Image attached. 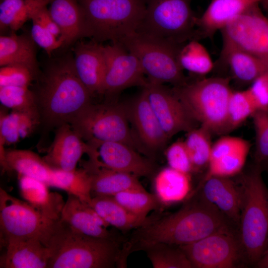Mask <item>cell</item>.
Returning a JSON list of instances; mask_svg holds the SVG:
<instances>
[{
  "label": "cell",
  "mask_w": 268,
  "mask_h": 268,
  "mask_svg": "<svg viewBox=\"0 0 268 268\" xmlns=\"http://www.w3.org/2000/svg\"><path fill=\"white\" fill-rule=\"evenodd\" d=\"M124 104L135 136L147 157L153 160L154 154L164 148L169 139L150 106L144 89Z\"/></svg>",
  "instance_id": "15"
},
{
  "label": "cell",
  "mask_w": 268,
  "mask_h": 268,
  "mask_svg": "<svg viewBox=\"0 0 268 268\" xmlns=\"http://www.w3.org/2000/svg\"><path fill=\"white\" fill-rule=\"evenodd\" d=\"M260 5L268 17V0H262L260 2Z\"/></svg>",
  "instance_id": "49"
},
{
  "label": "cell",
  "mask_w": 268,
  "mask_h": 268,
  "mask_svg": "<svg viewBox=\"0 0 268 268\" xmlns=\"http://www.w3.org/2000/svg\"><path fill=\"white\" fill-rule=\"evenodd\" d=\"M249 143L248 141L239 137L222 136L212 144L210 161L218 159Z\"/></svg>",
  "instance_id": "46"
},
{
  "label": "cell",
  "mask_w": 268,
  "mask_h": 268,
  "mask_svg": "<svg viewBox=\"0 0 268 268\" xmlns=\"http://www.w3.org/2000/svg\"><path fill=\"white\" fill-rule=\"evenodd\" d=\"M226 77L202 78L172 89L192 118L212 134H224L227 111L233 91Z\"/></svg>",
  "instance_id": "5"
},
{
  "label": "cell",
  "mask_w": 268,
  "mask_h": 268,
  "mask_svg": "<svg viewBox=\"0 0 268 268\" xmlns=\"http://www.w3.org/2000/svg\"></svg>",
  "instance_id": "51"
},
{
  "label": "cell",
  "mask_w": 268,
  "mask_h": 268,
  "mask_svg": "<svg viewBox=\"0 0 268 268\" xmlns=\"http://www.w3.org/2000/svg\"><path fill=\"white\" fill-rule=\"evenodd\" d=\"M28 87H0V103L13 111L28 113L40 118L36 95Z\"/></svg>",
  "instance_id": "38"
},
{
  "label": "cell",
  "mask_w": 268,
  "mask_h": 268,
  "mask_svg": "<svg viewBox=\"0 0 268 268\" xmlns=\"http://www.w3.org/2000/svg\"><path fill=\"white\" fill-rule=\"evenodd\" d=\"M247 90L257 111L268 112V72L256 78Z\"/></svg>",
  "instance_id": "45"
},
{
  "label": "cell",
  "mask_w": 268,
  "mask_h": 268,
  "mask_svg": "<svg viewBox=\"0 0 268 268\" xmlns=\"http://www.w3.org/2000/svg\"><path fill=\"white\" fill-rule=\"evenodd\" d=\"M180 247L192 268H235L248 266L237 229L218 231Z\"/></svg>",
  "instance_id": "11"
},
{
  "label": "cell",
  "mask_w": 268,
  "mask_h": 268,
  "mask_svg": "<svg viewBox=\"0 0 268 268\" xmlns=\"http://www.w3.org/2000/svg\"><path fill=\"white\" fill-rule=\"evenodd\" d=\"M124 240L89 236L59 219L48 244L47 268H118Z\"/></svg>",
  "instance_id": "3"
},
{
  "label": "cell",
  "mask_w": 268,
  "mask_h": 268,
  "mask_svg": "<svg viewBox=\"0 0 268 268\" xmlns=\"http://www.w3.org/2000/svg\"><path fill=\"white\" fill-rule=\"evenodd\" d=\"M222 48L250 54L268 68V17L260 3L251 5L220 31Z\"/></svg>",
  "instance_id": "12"
},
{
  "label": "cell",
  "mask_w": 268,
  "mask_h": 268,
  "mask_svg": "<svg viewBox=\"0 0 268 268\" xmlns=\"http://www.w3.org/2000/svg\"><path fill=\"white\" fill-rule=\"evenodd\" d=\"M165 157L170 168L191 174L194 172L192 161L184 140H177L166 149Z\"/></svg>",
  "instance_id": "42"
},
{
  "label": "cell",
  "mask_w": 268,
  "mask_h": 268,
  "mask_svg": "<svg viewBox=\"0 0 268 268\" xmlns=\"http://www.w3.org/2000/svg\"><path fill=\"white\" fill-rule=\"evenodd\" d=\"M178 61L183 70L202 76L210 73L215 67L206 48L195 39L189 41L181 48Z\"/></svg>",
  "instance_id": "34"
},
{
  "label": "cell",
  "mask_w": 268,
  "mask_h": 268,
  "mask_svg": "<svg viewBox=\"0 0 268 268\" xmlns=\"http://www.w3.org/2000/svg\"><path fill=\"white\" fill-rule=\"evenodd\" d=\"M58 220L50 218L28 202L0 188V226L3 241L36 239L48 247Z\"/></svg>",
  "instance_id": "10"
},
{
  "label": "cell",
  "mask_w": 268,
  "mask_h": 268,
  "mask_svg": "<svg viewBox=\"0 0 268 268\" xmlns=\"http://www.w3.org/2000/svg\"><path fill=\"white\" fill-rule=\"evenodd\" d=\"M257 111L255 104L247 89L233 90L227 106L226 133L237 128Z\"/></svg>",
  "instance_id": "39"
},
{
  "label": "cell",
  "mask_w": 268,
  "mask_h": 268,
  "mask_svg": "<svg viewBox=\"0 0 268 268\" xmlns=\"http://www.w3.org/2000/svg\"><path fill=\"white\" fill-rule=\"evenodd\" d=\"M202 196L214 204L238 228L242 195L237 181L231 177H205L199 189Z\"/></svg>",
  "instance_id": "20"
},
{
  "label": "cell",
  "mask_w": 268,
  "mask_h": 268,
  "mask_svg": "<svg viewBox=\"0 0 268 268\" xmlns=\"http://www.w3.org/2000/svg\"><path fill=\"white\" fill-rule=\"evenodd\" d=\"M252 117L255 132L254 163L262 167L268 162V112L258 111Z\"/></svg>",
  "instance_id": "41"
},
{
  "label": "cell",
  "mask_w": 268,
  "mask_h": 268,
  "mask_svg": "<svg viewBox=\"0 0 268 268\" xmlns=\"http://www.w3.org/2000/svg\"><path fill=\"white\" fill-rule=\"evenodd\" d=\"M103 49L106 61L103 94L114 96L128 88L146 85L139 60L123 44L112 43Z\"/></svg>",
  "instance_id": "13"
},
{
  "label": "cell",
  "mask_w": 268,
  "mask_h": 268,
  "mask_svg": "<svg viewBox=\"0 0 268 268\" xmlns=\"http://www.w3.org/2000/svg\"><path fill=\"white\" fill-rule=\"evenodd\" d=\"M263 171H266L268 174V162L264 164L262 167H261Z\"/></svg>",
  "instance_id": "50"
},
{
  "label": "cell",
  "mask_w": 268,
  "mask_h": 268,
  "mask_svg": "<svg viewBox=\"0 0 268 268\" xmlns=\"http://www.w3.org/2000/svg\"><path fill=\"white\" fill-rule=\"evenodd\" d=\"M193 0H146L144 18L136 32L166 44L183 46L195 39Z\"/></svg>",
  "instance_id": "7"
},
{
  "label": "cell",
  "mask_w": 268,
  "mask_h": 268,
  "mask_svg": "<svg viewBox=\"0 0 268 268\" xmlns=\"http://www.w3.org/2000/svg\"><path fill=\"white\" fill-rule=\"evenodd\" d=\"M153 185L154 194L163 206L184 201L191 194L190 174L169 166L155 174Z\"/></svg>",
  "instance_id": "26"
},
{
  "label": "cell",
  "mask_w": 268,
  "mask_h": 268,
  "mask_svg": "<svg viewBox=\"0 0 268 268\" xmlns=\"http://www.w3.org/2000/svg\"><path fill=\"white\" fill-rule=\"evenodd\" d=\"M263 171L254 163L237 181L242 195L237 233L248 266L254 267L268 247V188Z\"/></svg>",
  "instance_id": "4"
},
{
  "label": "cell",
  "mask_w": 268,
  "mask_h": 268,
  "mask_svg": "<svg viewBox=\"0 0 268 268\" xmlns=\"http://www.w3.org/2000/svg\"><path fill=\"white\" fill-rule=\"evenodd\" d=\"M262 0H211L196 21L195 39L212 38L237 16Z\"/></svg>",
  "instance_id": "21"
},
{
  "label": "cell",
  "mask_w": 268,
  "mask_h": 268,
  "mask_svg": "<svg viewBox=\"0 0 268 268\" xmlns=\"http://www.w3.org/2000/svg\"><path fill=\"white\" fill-rule=\"evenodd\" d=\"M48 10L60 29L59 38L63 46L91 37L85 13L77 0H52Z\"/></svg>",
  "instance_id": "23"
},
{
  "label": "cell",
  "mask_w": 268,
  "mask_h": 268,
  "mask_svg": "<svg viewBox=\"0 0 268 268\" xmlns=\"http://www.w3.org/2000/svg\"><path fill=\"white\" fill-rule=\"evenodd\" d=\"M32 19L37 20L56 37L58 38L60 37L61 35L60 29L52 17L47 6L38 11Z\"/></svg>",
  "instance_id": "47"
},
{
  "label": "cell",
  "mask_w": 268,
  "mask_h": 268,
  "mask_svg": "<svg viewBox=\"0 0 268 268\" xmlns=\"http://www.w3.org/2000/svg\"><path fill=\"white\" fill-rule=\"evenodd\" d=\"M144 89L150 106L169 139L197 127L182 102L164 84L147 82Z\"/></svg>",
  "instance_id": "14"
},
{
  "label": "cell",
  "mask_w": 268,
  "mask_h": 268,
  "mask_svg": "<svg viewBox=\"0 0 268 268\" xmlns=\"http://www.w3.org/2000/svg\"><path fill=\"white\" fill-rule=\"evenodd\" d=\"M40 123L38 116L28 113L0 111V143L5 145L17 142L29 136Z\"/></svg>",
  "instance_id": "32"
},
{
  "label": "cell",
  "mask_w": 268,
  "mask_h": 268,
  "mask_svg": "<svg viewBox=\"0 0 268 268\" xmlns=\"http://www.w3.org/2000/svg\"><path fill=\"white\" fill-rule=\"evenodd\" d=\"M93 40L120 42L136 32L145 15L146 0H77Z\"/></svg>",
  "instance_id": "6"
},
{
  "label": "cell",
  "mask_w": 268,
  "mask_h": 268,
  "mask_svg": "<svg viewBox=\"0 0 268 268\" xmlns=\"http://www.w3.org/2000/svg\"><path fill=\"white\" fill-rule=\"evenodd\" d=\"M20 193L26 201L54 220L60 219L65 202L62 197L49 191L48 186L38 180L19 175Z\"/></svg>",
  "instance_id": "27"
},
{
  "label": "cell",
  "mask_w": 268,
  "mask_h": 268,
  "mask_svg": "<svg viewBox=\"0 0 268 268\" xmlns=\"http://www.w3.org/2000/svg\"><path fill=\"white\" fill-rule=\"evenodd\" d=\"M52 0H3L0 4V30H19Z\"/></svg>",
  "instance_id": "31"
},
{
  "label": "cell",
  "mask_w": 268,
  "mask_h": 268,
  "mask_svg": "<svg viewBox=\"0 0 268 268\" xmlns=\"http://www.w3.org/2000/svg\"><path fill=\"white\" fill-rule=\"evenodd\" d=\"M229 229L237 227L197 190L178 211L162 216H151L143 225L133 230L122 243L121 258L126 263L131 253L153 244L188 245Z\"/></svg>",
  "instance_id": "1"
},
{
  "label": "cell",
  "mask_w": 268,
  "mask_h": 268,
  "mask_svg": "<svg viewBox=\"0 0 268 268\" xmlns=\"http://www.w3.org/2000/svg\"><path fill=\"white\" fill-rule=\"evenodd\" d=\"M229 68L232 78L240 85H248L268 68L260 60L244 51L233 48H222L219 62Z\"/></svg>",
  "instance_id": "28"
},
{
  "label": "cell",
  "mask_w": 268,
  "mask_h": 268,
  "mask_svg": "<svg viewBox=\"0 0 268 268\" xmlns=\"http://www.w3.org/2000/svg\"><path fill=\"white\" fill-rule=\"evenodd\" d=\"M83 140L70 124L62 125L56 128L53 142L43 158L53 169L74 170L82 155L91 150Z\"/></svg>",
  "instance_id": "17"
},
{
  "label": "cell",
  "mask_w": 268,
  "mask_h": 268,
  "mask_svg": "<svg viewBox=\"0 0 268 268\" xmlns=\"http://www.w3.org/2000/svg\"><path fill=\"white\" fill-rule=\"evenodd\" d=\"M0 259V268H47L50 249L36 239H8Z\"/></svg>",
  "instance_id": "22"
},
{
  "label": "cell",
  "mask_w": 268,
  "mask_h": 268,
  "mask_svg": "<svg viewBox=\"0 0 268 268\" xmlns=\"http://www.w3.org/2000/svg\"><path fill=\"white\" fill-rule=\"evenodd\" d=\"M60 219L84 234L99 238L124 239L108 229L110 226L88 204L75 196L68 194L63 207Z\"/></svg>",
  "instance_id": "19"
},
{
  "label": "cell",
  "mask_w": 268,
  "mask_h": 268,
  "mask_svg": "<svg viewBox=\"0 0 268 268\" xmlns=\"http://www.w3.org/2000/svg\"><path fill=\"white\" fill-rule=\"evenodd\" d=\"M138 59L147 81L174 87L187 82L178 61V54L183 46L161 42L134 32L120 42Z\"/></svg>",
  "instance_id": "9"
},
{
  "label": "cell",
  "mask_w": 268,
  "mask_h": 268,
  "mask_svg": "<svg viewBox=\"0 0 268 268\" xmlns=\"http://www.w3.org/2000/svg\"><path fill=\"white\" fill-rule=\"evenodd\" d=\"M92 177V195L113 197L124 191L144 189L138 177L115 171L89 161L84 167Z\"/></svg>",
  "instance_id": "24"
},
{
  "label": "cell",
  "mask_w": 268,
  "mask_h": 268,
  "mask_svg": "<svg viewBox=\"0 0 268 268\" xmlns=\"http://www.w3.org/2000/svg\"><path fill=\"white\" fill-rule=\"evenodd\" d=\"M70 125L87 142H120L147 157L145 150L130 127L124 104L112 102L93 104L91 103L78 114Z\"/></svg>",
  "instance_id": "8"
},
{
  "label": "cell",
  "mask_w": 268,
  "mask_h": 268,
  "mask_svg": "<svg viewBox=\"0 0 268 268\" xmlns=\"http://www.w3.org/2000/svg\"><path fill=\"white\" fill-rule=\"evenodd\" d=\"M35 43L26 35L0 37V66L21 65L35 72L37 68Z\"/></svg>",
  "instance_id": "29"
},
{
  "label": "cell",
  "mask_w": 268,
  "mask_h": 268,
  "mask_svg": "<svg viewBox=\"0 0 268 268\" xmlns=\"http://www.w3.org/2000/svg\"><path fill=\"white\" fill-rule=\"evenodd\" d=\"M250 144L223 157L210 161L205 177L217 176L231 177L243 169L250 149Z\"/></svg>",
  "instance_id": "40"
},
{
  "label": "cell",
  "mask_w": 268,
  "mask_h": 268,
  "mask_svg": "<svg viewBox=\"0 0 268 268\" xmlns=\"http://www.w3.org/2000/svg\"><path fill=\"white\" fill-rule=\"evenodd\" d=\"M3 169L13 170L19 175L29 177L51 187L54 169L37 153L25 149H11L0 153Z\"/></svg>",
  "instance_id": "25"
},
{
  "label": "cell",
  "mask_w": 268,
  "mask_h": 268,
  "mask_svg": "<svg viewBox=\"0 0 268 268\" xmlns=\"http://www.w3.org/2000/svg\"><path fill=\"white\" fill-rule=\"evenodd\" d=\"M154 268H192L180 246L157 243L143 250Z\"/></svg>",
  "instance_id": "36"
},
{
  "label": "cell",
  "mask_w": 268,
  "mask_h": 268,
  "mask_svg": "<svg viewBox=\"0 0 268 268\" xmlns=\"http://www.w3.org/2000/svg\"><path fill=\"white\" fill-rule=\"evenodd\" d=\"M91 95L76 73L73 58L55 62L48 68L36 95L40 122L50 128L70 124L91 103Z\"/></svg>",
  "instance_id": "2"
},
{
  "label": "cell",
  "mask_w": 268,
  "mask_h": 268,
  "mask_svg": "<svg viewBox=\"0 0 268 268\" xmlns=\"http://www.w3.org/2000/svg\"><path fill=\"white\" fill-rule=\"evenodd\" d=\"M74 49V65L80 80L90 93L103 94L106 61L103 45L93 40L77 41Z\"/></svg>",
  "instance_id": "18"
},
{
  "label": "cell",
  "mask_w": 268,
  "mask_h": 268,
  "mask_svg": "<svg viewBox=\"0 0 268 268\" xmlns=\"http://www.w3.org/2000/svg\"><path fill=\"white\" fill-rule=\"evenodd\" d=\"M112 197L128 210L143 218L147 217L151 210L163 206L154 193H149L145 189L122 192Z\"/></svg>",
  "instance_id": "37"
},
{
  "label": "cell",
  "mask_w": 268,
  "mask_h": 268,
  "mask_svg": "<svg viewBox=\"0 0 268 268\" xmlns=\"http://www.w3.org/2000/svg\"><path fill=\"white\" fill-rule=\"evenodd\" d=\"M51 187L64 190L89 205L91 202L92 177L84 168L70 171L54 169Z\"/></svg>",
  "instance_id": "33"
},
{
  "label": "cell",
  "mask_w": 268,
  "mask_h": 268,
  "mask_svg": "<svg viewBox=\"0 0 268 268\" xmlns=\"http://www.w3.org/2000/svg\"><path fill=\"white\" fill-rule=\"evenodd\" d=\"M87 143L93 148V160L99 165L138 178H150L155 175L156 167L153 160L142 156L125 143L115 141Z\"/></svg>",
  "instance_id": "16"
},
{
  "label": "cell",
  "mask_w": 268,
  "mask_h": 268,
  "mask_svg": "<svg viewBox=\"0 0 268 268\" xmlns=\"http://www.w3.org/2000/svg\"><path fill=\"white\" fill-rule=\"evenodd\" d=\"M211 134L201 126L187 132L184 141L192 161L194 172H199L208 165L212 146Z\"/></svg>",
  "instance_id": "35"
},
{
  "label": "cell",
  "mask_w": 268,
  "mask_h": 268,
  "mask_svg": "<svg viewBox=\"0 0 268 268\" xmlns=\"http://www.w3.org/2000/svg\"><path fill=\"white\" fill-rule=\"evenodd\" d=\"M32 26L31 36L35 44L43 48L51 56L52 53L63 46L62 41L56 37L41 24L32 19Z\"/></svg>",
  "instance_id": "44"
},
{
  "label": "cell",
  "mask_w": 268,
  "mask_h": 268,
  "mask_svg": "<svg viewBox=\"0 0 268 268\" xmlns=\"http://www.w3.org/2000/svg\"><path fill=\"white\" fill-rule=\"evenodd\" d=\"M34 72L21 65H8L0 68V87L5 86H29Z\"/></svg>",
  "instance_id": "43"
},
{
  "label": "cell",
  "mask_w": 268,
  "mask_h": 268,
  "mask_svg": "<svg viewBox=\"0 0 268 268\" xmlns=\"http://www.w3.org/2000/svg\"><path fill=\"white\" fill-rule=\"evenodd\" d=\"M89 206L110 226L123 232L140 227L150 218V216L143 218L132 213L112 197H93Z\"/></svg>",
  "instance_id": "30"
},
{
  "label": "cell",
  "mask_w": 268,
  "mask_h": 268,
  "mask_svg": "<svg viewBox=\"0 0 268 268\" xmlns=\"http://www.w3.org/2000/svg\"><path fill=\"white\" fill-rule=\"evenodd\" d=\"M258 268H268V247L265 254L255 265Z\"/></svg>",
  "instance_id": "48"
}]
</instances>
